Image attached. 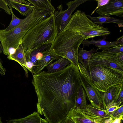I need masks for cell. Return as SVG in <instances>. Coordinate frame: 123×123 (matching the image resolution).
I'll return each mask as SVG.
<instances>
[{
  "mask_svg": "<svg viewBox=\"0 0 123 123\" xmlns=\"http://www.w3.org/2000/svg\"><path fill=\"white\" fill-rule=\"evenodd\" d=\"M32 83L37 96V112L49 123H60L74 105L81 85L78 66L71 63L59 71L33 74Z\"/></svg>",
  "mask_w": 123,
  "mask_h": 123,
  "instance_id": "1",
  "label": "cell"
},
{
  "mask_svg": "<svg viewBox=\"0 0 123 123\" xmlns=\"http://www.w3.org/2000/svg\"><path fill=\"white\" fill-rule=\"evenodd\" d=\"M46 17L43 11L38 10L34 8L17 26L7 31L0 30V41L3 48V53L8 55L12 50L14 52L22 43V39L28 31Z\"/></svg>",
  "mask_w": 123,
  "mask_h": 123,
  "instance_id": "2",
  "label": "cell"
},
{
  "mask_svg": "<svg viewBox=\"0 0 123 123\" xmlns=\"http://www.w3.org/2000/svg\"><path fill=\"white\" fill-rule=\"evenodd\" d=\"M58 34L54 14L30 29L22 39L25 52L27 50L37 48L44 45L52 44Z\"/></svg>",
  "mask_w": 123,
  "mask_h": 123,
  "instance_id": "3",
  "label": "cell"
},
{
  "mask_svg": "<svg viewBox=\"0 0 123 123\" xmlns=\"http://www.w3.org/2000/svg\"><path fill=\"white\" fill-rule=\"evenodd\" d=\"M84 40L81 36L75 32L63 31L58 34L49 49L60 57L68 59L76 66L79 63V48Z\"/></svg>",
  "mask_w": 123,
  "mask_h": 123,
  "instance_id": "4",
  "label": "cell"
},
{
  "mask_svg": "<svg viewBox=\"0 0 123 123\" xmlns=\"http://www.w3.org/2000/svg\"><path fill=\"white\" fill-rule=\"evenodd\" d=\"M66 30L77 33L82 36L84 40L111 34L107 28L94 23L85 12L79 10L72 15L69 21L62 31Z\"/></svg>",
  "mask_w": 123,
  "mask_h": 123,
  "instance_id": "5",
  "label": "cell"
},
{
  "mask_svg": "<svg viewBox=\"0 0 123 123\" xmlns=\"http://www.w3.org/2000/svg\"><path fill=\"white\" fill-rule=\"evenodd\" d=\"M94 86L99 92H105L109 87L123 84V72L107 66L90 67L87 69Z\"/></svg>",
  "mask_w": 123,
  "mask_h": 123,
  "instance_id": "6",
  "label": "cell"
},
{
  "mask_svg": "<svg viewBox=\"0 0 123 123\" xmlns=\"http://www.w3.org/2000/svg\"><path fill=\"white\" fill-rule=\"evenodd\" d=\"M78 66L81 84L86 93L91 105L95 107L102 109L103 103L99 92L94 86L87 70L79 62Z\"/></svg>",
  "mask_w": 123,
  "mask_h": 123,
  "instance_id": "7",
  "label": "cell"
},
{
  "mask_svg": "<svg viewBox=\"0 0 123 123\" xmlns=\"http://www.w3.org/2000/svg\"><path fill=\"white\" fill-rule=\"evenodd\" d=\"M88 0H75L66 3L67 9L63 10L62 6L60 5L57 7L58 10L55 11L54 14L55 23L57 28L58 34L62 32L69 21L72 13L81 4Z\"/></svg>",
  "mask_w": 123,
  "mask_h": 123,
  "instance_id": "8",
  "label": "cell"
},
{
  "mask_svg": "<svg viewBox=\"0 0 123 123\" xmlns=\"http://www.w3.org/2000/svg\"><path fill=\"white\" fill-rule=\"evenodd\" d=\"M118 54H110L105 51L93 53L89 59V66H107L123 72V65L118 60Z\"/></svg>",
  "mask_w": 123,
  "mask_h": 123,
  "instance_id": "9",
  "label": "cell"
},
{
  "mask_svg": "<svg viewBox=\"0 0 123 123\" xmlns=\"http://www.w3.org/2000/svg\"><path fill=\"white\" fill-rule=\"evenodd\" d=\"M67 116L75 123H109L108 120L97 117L88 112L86 110L74 107Z\"/></svg>",
  "mask_w": 123,
  "mask_h": 123,
  "instance_id": "10",
  "label": "cell"
},
{
  "mask_svg": "<svg viewBox=\"0 0 123 123\" xmlns=\"http://www.w3.org/2000/svg\"><path fill=\"white\" fill-rule=\"evenodd\" d=\"M96 12L99 16L114 15L123 17V0H110L107 4L98 8Z\"/></svg>",
  "mask_w": 123,
  "mask_h": 123,
  "instance_id": "11",
  "label": "cell"
},
{
  "mask_svg": "<svg viewBox=\"0 0 123 123\" xmlns=\"http://www.w3.org/2000/svg\"><path fill=\"white\" fill-rule=\"evenodd\" d=\"M41 53V56L37 60V64L33 74L39 73L53 61L60 57L49 49L42 52Z\"/></svg>",
  "mask_w": 123,
  "mask_h": 123,
  "instance_id": "12",
  "label": "cell"
},
{
  "mask_svg": "<svg viewBox=\"0 0 123 123\" xmlns=\"http://www.w3.org/2000/svg\"><path fill=\"white\" fill-rule=\"evenodd\" d=\"M123 84H117L109 87L105 92H99L103 105L106 108L112 103L120 92Z\"/></svg>",
  "mask_w": 123,
  "mask_h": 123,
  "instance_id": "13",
  "label": "cell"
},
{
  "mask_svg": "<svg viewBox=\"0 0 123 123\" xmlns=\"http://www.w3.org/2000/svg\"><path fill=\"white\" fill-rule=\"evenodd\" d=\"M7 58L9 60H13L19 63L24 69L26 77H28V70L26 66L27 61L22 43L19 45L12 53L8 55Z\"/></svg>",
  "mask_w": 123,
  "mask_h": 123,
  "instance_id": "14",
  "label": "cell"
},
{
  "mask_svg": "<svg viewBox=\"0 0 123 123\" xmlns=\"http://www.w3.org/2000/svg\"><path fill=\"white\" fill-rule=\"evenodd\" d=\"M106 37V36H103V39L97 40H94L93 38H92V39L90 41L87 39L84 40L82 44L88 46H89L90 44L94 45L95 46L98 47L96 50L97 51L98 50H102V51L106 50L119 44L117 43L116 41L112 42L106 41L105 40Z\"/></svg>",
  "mask_w": 123,
  "mask_h": 123,
  "instance_id": "15",
  "label": "cell"
},
{
  "mask_svg": "<svg viewBox=\"0 0 123 123\" xmlns=\"http://www.w3.org/2000/svg\"><path fill=\"white\" fill-rule=\"evenodd\" d=\"M6 121L7 123H49L46 119L42 118L39 114L36 111L23 118H10Z\"/></svg>",
  "mask_w": 123,
  "mask_h": 123,
  "instance_id": "16",
  "label": "cell"
},
{
  "mask_svg": "<svg viewBox=\"0 0 123 123\" xmlns=\"http://www.w3.org/2000/svg\"><path fill=\"white\" fill-rule=\"evenodd\" d=\"M5 1L10 5L12 9H15L23 16H27L34 8V6L30 3H19L14 2L13 0H5Z\"/></svg>",
  "mask_w": 123,
  "mask_h": 123,
  "instance_id": "17",
  "label": "cell"
},
{
  "mask_svg": "<svg viewBox=\"0 0 123 123\" xmlns=\"http://www.w3.org/2000/svg\"><path fill=\"white\" fill-rule=\"evenodd\" d=\"M87 16L94 23L100 25L103 24L113 23L117 24L119 27L123 26V20L111 17L108 15L99 16L97 17L91 16L90 15Z\"/></svg>",
  "mask_w": 123,
  "mask_h": 123,
  "instance_id": "18",
  "label": "cell"
},
{
  "mask_svg": "<svg viewBox=\"0 0 123 123\" xmlns=\"http://www.w3.org/2000/svg\"><path fill=\"white\" fill-rule=\"evenodd\" d=\"M27 1L37 10H44L49 12L50 14H54L55 11L54 7L51 4V0H28Z\"/></svg>",
  "mask_w": 123,
  "mask_h": 123,
  "instance_id": "19",
  "label": "cell"
},
{
  "mask_svg": "<svg viewBox=\"0 0 123 123\" xmlns=\"http://www.w3.org/2000/svg\"><path fill=\"white\" fill-rule=\"evenodd\" d=\"M87 105L85 92L81 85L77 92L74 107L79 109L86 110Z\"/></svg>",
  "mask_w": 123,
  "mask_h": 123,
  "instance_id": "20",
  "label": "cell"
},
{
  "mask_svg": "<svg viewBox=\"0 0 123 123\" xmlns=\"http://www.w3.org/2000/svg\"><path fill=\"white\" fill-rule=\"evenodd\" d=\"M71 63L68 59L60 57L55 62L50 63L46 67L48 73L59 71Z\"/></svg>",
  "mask_w": 123,
  "mask_h": 123,
  "instance_id": "21",
  "label": "cell"
},
{
  "mask_svg": "<svg viewBox=\"0 0 123 123\" xmlns=\"http://www.w3.org/2000/svg\"><path fill=\"white\" fill-rule=\"evenodd\" d=\"M97 52L94 48L88 51L83 49V47L79 49L78 58V61L81 63L83 67L87 69L89 66V60L91 55L93 53Z\"/></svg>",
  "mask_w": 123,
  "mask_h": 123,
  "instance_id": "22",
  "label": "cell"
},
{
  "mask_svg": "<svg viewBox=\"0 0 123 123\" xmlns=\"http://www.w3.org/2000/svg\"><path fill=\"white\" fill-rule=\"evenodd\" d=\"M86 110L89 113L98 117L106 119L112 118L106 110L95 107L91 104L87 105Z\"/></svg>",
  "mask_w": 123,
  "mask_h": 123,
  "instance_id": "23",
  "label": "cell"
},
{
  "mask_svg": "<svg viewBox=\"0 0 123 123\" xmlns=\"http://www.w3.org/2000/svg\"><path fill=\"white\" fill-rule=\"evenodd\" d=\"M6 3L9 7L12 15V18L11 21L8 27L3 29L6 31H8L17 26L22 22L23 20V19H20L17 17L14 14L12 10V8L10 5L8 3Z\"/></svg>",
  "mask_w": 123,
  "mask_h": 123,
  "instance_id": "24",
  "label": "cell"
},
{
  "mask_svg": "<svg viewBox=\"0 0 123 123\" xmlns=\"http://www.w3.org/2000/svg\"><path fill=\"white\" fill-rule=\"evenodd\" d=\"M105 51L106 52L111 54L123 52V44H119L116 46L110 48Z\"/></svg>",
  "mask_w": 123,
  "mask_h": 123,
  "instance_id": "25",
  "label": "cell"
},
{
  "mask_svg": "<svg viewBox=\"0 0 123 123\" xmlns=\"http://www.w3.org/2000/svg\"><path fill=\"white\" fill-rule=\"evenodd\" d=\"M113 119L119 118L123 116V105L119 106L111 114Z\"/></svg>",
  "mask_w": 123,
  "mask_h": 123,
  "instance_id": "26",
  "label": "cell"
},
{
  "mask_svg": "<svg viewBox=\"0 0 123 123\" xmlns=\"http://www.w3.org/2000/svg\"><path fill=\"white\" fill-rule=\"evenodd\" d=\"M123 101V85L121 87L120 91L112 102L115 105L119 106Z\"/></svg>",
  "mask_w": 123,
  "mask_h": 123,
  "instance_id": "27",
  "label": "cell"
},
{
  "mask_svg": "<svg viewBox=\"0 0 123 123\" xmlns=\"http://www.w3.org/2000/svg\"><path fill=\"white\" fill-rule=\"evenodd\" d=\"M0 8L4 10L7 14L11 15L10 10L5 0H0Z\"/></svg>",
  "mask_w": 123,
  "mask_h": 123,
  "instance_id": "28",
  "label": "cell"
},
{
  "mask_svg": "<svg viewBox=\"0 0 123 123\" xmlns=\"http://www.w3.org/2000/svg\"><path fill=\"white\" fill-rule=\"evenodd\" d=\"M95 0L97 1L98 3L97 6L96 7L95 9L92 12L91 15L98 8L108 3L110 0Z\"/></svg>",
  "mask_w": 123,
  "mask_h": 123,
  "instance_id": "29",
  "label": "cell"
},
{
  "mask_svg": "<svg viewBox=\"0 0 123 123\" xmlns=\"http://www.w3.org/2000/svg\"><path fill=\"white\" fill-rule=\"evenodd\" d=\"M119 106H118L113 105L111 106L106 110L111 115L112 113L116 110Z\"/></svg>",
  "mask_w": 123,
  "mask_h": 123,
  "instance_id": "30",
  "label": "cell"
},
{
  "mask_svg": "<svg viewBox=\"0 0 123 123\" xmlns=\"http://www.w3.org/2000/svg\"><path fill=\"white\" fill-rule=\"evenodd\" d=\"M60 123H75L68 116H67Z\"/></svg>",
  "mask_w": 123,
  "mask_h": 123,
  "instance_id": "31",
  "label": "cell"
},
{
  "mask_svg": "<svg viewBox=\"0 0 123 123\" xmlns=\"http://www.w3.org/2000/svg\"><path fill=\"white\" fill-rule=\"evenodd\" d=\"M6 69L3 67L0 59V74L2 76L5 75Z\"/></svg>",
  "mask_w": 123,
  "mask_h": 123,
  "instance_id": "32",
  "label": "cell"
},
{
  "mask_svg": "<svg viewBox=\"0 0 123 123\" xmlns=\"http://www.w3.org/2000/svg\"><path fill=\"white\" fill-rule=\"evenodd\" d=\"M123 117L113 119L111 123H121V121L123 120Z\"/></svg>",
  "mask_w": 123,
  "mask_h": 123,
  "instance_id": "33",
  "label": "cell"
},
{
  "mask_svg": "<svg viewBox=\"0 0 123 123\" xmlns=\"http://www.w3.org/2000/svg\"><path fill=\"white\" fill-rule=\"evenodd\" d=\"M116 42L118 44H123V36L122 35L120 37L117 39Z\"/></svg>",
  "mask_w": 123,
  "mask_h": 123,
  "instance_id": "34",
  "label": "cell"
},
{
  "mask_svg": "<svg viewBox=\"0 0 123 123\" xmlns=\"http://www.w3.org/2000/svg\"><path fill=\"white\" fill-rule=\"evenodd\" d=\"M13 1L19 3H28L30 2L23 0H13Z\"/></svg>",
  "mask_w": 123,
  "mask_h": 123,
  "instance_id": "35",
  "label": "cell"
},
{
  "mask_svg": "<svg viewBox=\"0 0 123 123\" xmlns=\"http://www.w3.org/2000/svg\"><path fill=\"white\" fill-rule=\"evenodd\" d=\"M3 51V47L0 43V54L2 53V52Z\"/></svg>",
  "mask_w": 123,
  "mask_h": 123,
  "instance_id": "36",
  "label": "cell"
},
{
  "mask_svg": "<svg viewBox=\"0 0 123 123\" xmlns=\"http://www.w3.org/2000/svg\"><path fill=\"white\" fill-rule=\"evenodd\" d=\"M0 123H4L2 122L1 120V118L0 117Z\"/></svg>",
  "mask_w": 123,
  "mask_h": 123,
  "instance_id": "37",
  "label": "cell"
},
{
  "mask_svg": "<svg viewBox=\"0 0 123 123\" xmlns=\"http://www.w3.org/2000/svg\"><path fill=\"white\" fill-rule=\"evenodd\" d=\"M0 11H1L0 10Z\"/></svg>",
  "mask_w": 123,
  "mask_h": 123,
  "instance_id": "38",
  "label": "cell"
}]
</instances>
